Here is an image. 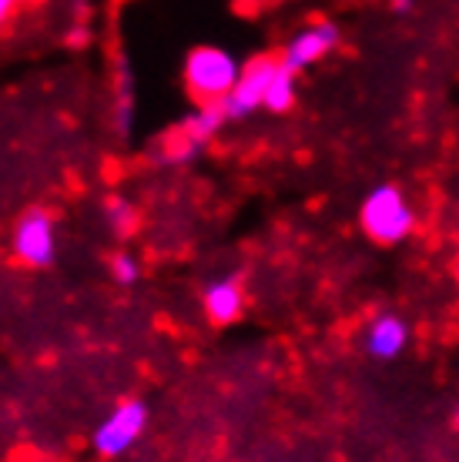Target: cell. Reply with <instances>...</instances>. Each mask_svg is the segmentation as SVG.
<instances>
[{
  "label": "cell",
  "mask_w": 459,
  "mask_h": 462,
  "mask_svg": "<svg viewBox=\"0 0 459 462\" xmlns=\"http://www.w3.org/2000/svg\"><path fill=\"white\" fill-rule=\"evenodd\" d=\"M241 60L219 44H198L184 58V91L195 105H219L239 84Z\"/></svg>",
  "instance_id": "1"
},
{
  "label": "cell",
  "mask_w": 459,
  "mask_h": 462,
  "mask_svg": "<svg viewBox=\"0 0 459 462\" xmlns=\"http://www.w3.org/2000/svg\"><path fill=\"white\" fill-rule=\"evenodd\" d=\"M229 125L225 105H198L192 115L184 117L182 125H174L155 148V164L161 168H184L201 154V151L215 141L221 127Z\"/></svg>",
  "instance_id": "2"
},
{
  "label": "cell",
  "mask_w": 459,
  "mask_h": 462,
  "mask_svg": "<svg viewBox=\"0 0 459 462\" xmlns=\"http://www.w3.org/2000/svg\"><path fill=\"white\" fill-rule=\"evenodd\" d=\"M359 225L369 242L376 245H399L416 231V208L399 185H376L366 195L359 208Z\"/></svg>",
  "instance_id": "3"
},
{
  "label": "cell",
  "mask_w": 459,
  "mask_h": 462,
  "mask_svg": "<svg viewBox=\"0 0 459 462\" xmlns=\"http://www.w3.org/2000/svg\"><path fill=\"white\" fill-rule=\"evenodd\" d=\"M148 419H151V409L145 399H121V402L98 422V429H94V436H91L94 452H98L101 459L125 456V452L145 436Z\"/></svg>",
  "instance_id": "4"
},
{
  "label": "cell",
  "mask_w": 459,
  "mask_h": 462,
  "mask_svg": "<svg viewBox=\"0 0 459 462\" xmlns=\"http://www.w3.org/2000/svg\"><path fill=\"white\" fill-rule=\"evenodd\" d=\"M14 258L27 268H51L58 262V225L47 208H27L11 231Z\"/></svg>",
  "instance_id": "5"
},
{
  "label": "cell",
  "mask_w": 459,
  "mask_h": 462,
  "mask_svg": "<svg viewBox=\"0 0 459 462\" xmlns=\"http://www.w3.org/2000/svg\"><path fill=\"white\" fill-rule=\"evenodd\" d=\"M278 68V54H255L252 60L241 64L239 84L231 88V94L221 101L229 121H245L252 117L258 107H265V91L272 84V74Z\"/></svg>",
  "instance_id": "6"
},
{
  "label": "cell",
  "mask_w": 459,
  "mask_h": 462,
  "mask_svg": "<svg viewBox=\"0 0 459 462\" xmlns=\"http://www.w3.org/2000/svg\"><path fill=\"white\" fill-rule=\"evenodd\" d=\"M339 44H342V31H339V23L309 21L305 27H299L295 34L288 37L278 58H282V64H286L288 70L302 74L305 68H312V64H319V60L329 58Z\"/></svg>",
  "instance_id": "7"
},
{
  "label": "cell",
  "mask_w": 459,
  "mask_h": 462,
  "mask_svg": "<svg viewBox=\"0 0 459 462\" xmlns=\"http://www.w3.org/2000/svg\"><path fill=\"white\" fill-rule=\"evenodd\" d=\"M409 346V322L396 312H379L372 322L366 325V336H362V348L369 358L376 362H392L399 358Z\"/></svg>",
  "instance_id": "8"
},
{
  "label": "cell",
  "mask_w": 459,
  "mask_h": 462,
  "mask_svg": "<svg viewBox=\"0 0 459 462\" xmlns=\"http://www.w3.org/2000/svg\"><path fill=\"white\" fill-rule=\"evenodd\" d=\"M201 312L211 325H231L239 322L245 312V289H241L239 275L215 278L211 285L201 291Z\"/></svg>",
  "instance_id": "9"
},
{
  "label": "cell",
  "mask_w": 459,
  "mask_h": 462,
  "mask_svg": "<svg viewBox=\"0 0 459 462\" xmlns=\"http://www.w3.org/2000/svg\"><path fill=\"white\" fill-rule=\"evenodd\" d=\"M299 101V74L295 70H288L278 58V68L272 74V84H268V91H265V111H272V115H288L292 107Z\"/></svg>",
  "instance_id": "10"
},
{
  "label": "cell",
  "mask_w": 459,
  "mask_h": 462,
  "mask_svg": "<svg viewBox=\"0 0 459 462\" xmlns=\"http://www.w3.org/2000/svg\"><path fill=\"white\" fill-rule=\"evenodd\" d=\"M101 215H104V225L111 235L117 238H127V235H135L138 231V221H141V211L138 205L125 195H108L101 205Z\"/></svg>",
  "instance_id": "11"
},
{
  "label": "cell",
  "mask_w": 459,
  "mask_h": 462,
  "mask_svg": "<svg viewBox=\"0 0 459 462\" xmlns=\"http://www.w3.org/2000/svg\"><path fill=\"white\" fill-rule=\"evenodd\" d=\"M131 121H135V78L127 64H117V81H115V127L121 134H131Z\"/></svg>",
  "instance_id": "12"
},
{
  "label": "cell",
  "mask_w": 459,
  "mask_h": 462,
  "mask_svg": "<svg viewBox=\"0 0 459 462\" xmlns=\"http://www.w3.org/2000/svg\"><path fill=\"white\" fill-rule=\"evenodd\" d=\"M108 272H111V278L121 289H131V285H138L141 278V262L131 252H115L111 262H108Z\"/></svg>",
  "instance_id": "13"
},
{
  "label": "cell",
  "mask_w": 459,
  "mask_h": 462,
  "mask_svg": "<svg viewBox=\"0 0 459 462\" xmlns=\"http://www.w3.org/2000/svg\"><path fill=\"white\" fill-rule=\"evenodd\" d=\"M17 4H21V0H0V31H4V27L11 23L14 14H17Z\"/></svg>",
  "instance_id": "14"
},
{
  "label": "cell",
  "mask_w": 459,
  "mask_h": 462,
  "mask_svg": "<svg viewBox=\"0 0 459 462\" xmlns=\"http://www.w3.org/2000/svg\"><path fill=\"white\" fill-rule=\"evenodd\" d=\"M70 47H84V41H88V27H74L68 37H64Z\"/></svg>",
  "instance_id": "15"
},
{
  "label": "cell",
  "mask_w": 459,
  "mask_h": 462,
  "mask_svg": "<svg viewBox=\"0 0 459 462\" xmlns=\"http://www.w3.org/2000/svg\"><path fill=\"white\" fill-rule=\"evenodd\" d=\"M396 11H413V0H392Z\"/></svg>",
  "instance_id": "16"
},
{
  "label": "cell",
  "mask_w": 459,
  "mask_h": 462,
  "mask_svg": "<svg viewBox=\"0 0 459 462\" xmlns=\"http://www.w3.org/2000/svg\"><path fill=\"white\" fill-rule=\"evenodd\" d=\"M27 4H34V0H27Z\"/></svg>",
  "instance_id": "17"
}]
</instances>
